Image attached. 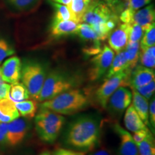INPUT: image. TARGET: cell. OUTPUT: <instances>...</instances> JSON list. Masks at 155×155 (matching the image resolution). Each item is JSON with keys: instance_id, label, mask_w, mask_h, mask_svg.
I'll return each instance as SVG.
<instances>
[{"instance_id": "4316f807", "label": "cell", "mask_w": 155, "mask_h": 155, "mask_svg": "<svg viewBox=\"0 0 155 155\" xmlns=\"http://www.w3.org/2000/svg\"><path fill=\"white\" fill-rule=\"evenodd\" d=\"M139 59L142 66L154 70L155 46H152L145 49H140Z\"/></svg>"}, {"instance_id": "74e56055", "label": "cell", "mask_w": 155, "mask_h": 155, "mask_svg": "<svg viewBox=\"0 0 155 155\" xmlns=\"http://www.w3.org/2000/svg\"><path fill=\"white\" fill-rule=\"evenodd\" d=\"M149 132H150V130H149V129L147 128V129H144V130H141L134 133V134L132 135V137H133L134 141H135V143L137 144V145L139 143H140L141 141H142L145 137H146V136Z\"/></svg>"}, {"instance_id": "8992f818", "label": "cell", "mask_w": 155, "mask_h": 155, "mask_svg": "<svg viewBox=\"0 0 155 155\" xmlns=\"http://www.w3.org/2000/svg\"><path fill=\"white\" fill-rule=\"evenodd\" d=\"M47 74L44 65L38 61H25L22 65L20 80L33 99H38Z\"/></svg>"}, {"instance_id": "f35d334b", "label": "cell", "mask_w": 155, "mask_h": 155, "mask_svg": "<svg viewBox=\"0 0 155 155\" xmlns=\"http://www.w3.org/2000/svg\"><path fill=\"white\" fill-rule=\"evenodd\" d=\"M88 155H112L111 151L108 150L105 147L98 149V150L92 151Z\"/></svg>"}, {"instance_id": "2e32d148", "label": "cell", "mask_w": 155, "mask_h": 155, "mask_svg": "<svg viewBox=\"0 0 155 155\" xmlns=\"http://www.w3.org/2000/svg\"><path fill=\"white\" fill-rule=\"evenodd\" d=\"M124 124L127 130L134 133L147 129L132 104L128 106L124 115Z\"/></svg>"}, {"instance_id": "603a6c76", "label": "cell", "mask_w": 155, "mask_h": 155, "mask_svg": "<svg viewBox=\"0 0 155 155\" xmlns=\"http://www.w3.org/2000/svg\"><path fill=\"white\" fill-rule=\"evenodd\" d=\"M75 35H78L83 40L94 42L97 45H100V42H101L94 28L86 23H80Z\"/></svg>"}, {"instance_id": "f546056e", "label": "cell", "mask_w": 155, "mask_h": 155, "mask_svg": "<svg viewBox=\"0 0 155 155\" xmlns=\"http://www.w3.org/2000/svg\"><path fill=\"white\" fill-rule=\"evenodd\" d=\"M13 9L19 12L30 10L38 5L40 0H5Z\"/></svg>"}, {"instance_id": "ab89813d", "label": "cell", "mask_w": 155, "mask_h": 155, "mask_svg": "<svg viewBox=\"0 0 155 155\" xmlns=\"http://www.w3.org/2000/svg\"><path fill=\"white\" fill-rule=\"evenodd\" d=\"M51 1L56 2H58V3L63 4V5H68L69 3L71 2V0H51Z\"/></svg>"}, {"instance_id": "7402d4cb", "label": "cell", "mask_w": 155, "mask_h": 155, "mask_svg": "<svg viewBox=\"0 0 155 155\" xmlns=\"http://www.w3.org/2000/svg\"><path fill=\"white\" fill-rule=\"evenodd\" d=\"M140 42H128L126 48L124 50L127 58L129 67L131 71L135 68L139 61V52H140Z\"/></svg>"}, {"instance_id": "484cf974", "label": "cell", "mask_w": 155, "mask_h": 155, "mask_svg": "<svg viewBox=\"0 0 155 155\" xmlns=\"http://www.w3.org/2000/svg\"><path fill=\"white\" fill-rule=\"evenodd\" d=\"M29 97H30V95L28 94V90L22 83L19 82L11 85L9 98L12 101L15 103L20 102L28 99Z\"/></svg>"}, {"instance_id": "9c48e42d", "label": "cell", "mask_w": 155, "mask_h": 155, "mask_svg": "<svg viewBox=\"0 0 155 155\" xmlns=\"http://www.w3.org/2000/svg\"><path fill=\"white\" fill-rule=\"evenodd\" d=\"M29 130L28 122L18 117L7 124V146L14 147L22 142Z\"/></svg>"}, {"instance_id": "6da1fadb", "label": "cell", "mask_w": 155, "mask_h": 155, "mask_svg": "<svg viewBox=\"0 0 155 155\" xmlns=\"http://www.w3.org/2000/svg\"><path fill=\"white\" fill-rule=\"evenodd\" d=\"M100 128L99 122L94 116H81L70 124L65 142L77 150L91 151L99 141Z\"/></svg>"}, {"instance_id": "8d00e7d4", "label": "cell", "mask_w": 155, "mask_h": 155, "mask_svg": "<svg viewBox=\"0 0 155 155\" xmlns=\"http://www.w3.org/2000/svg\"><path fill=\"white\" fill-rule=\"evenodd\" d=\"M149 120L150 121V124L154 129L155 127V99L153 98L149 104Z\"/></svg>"}, {"instance_id": "7a4b0ae2", "label": "cell", "mask_w": 155, "mask_h": 155, "mask_svg": "<svg viewBox=\"0 0 155 155\" xmlns=\"http://www.w3.org/2000/svg\"><path fill=\"white\" fill-rule=\"evenodd\" d=\"M116 15L106 0H92L81 20V23L90 25L96 31L101 41L107 39L117 25Z\"/></svg>"}, {"instance_id": "60d3db41", "label": "cell", "mask_w": 155, "mask_h": 155, "mask_svg": "<svg viewBox=\"0 0 155 155\" xmlns=\"http://www.w3.org/2000/svg\"><path fill=\"white\" fill-rule=\"evenodd\" d=\"M6 83L5 81L3 80L2 78V73H1V71H0V86H2L4 83Z\"/></svg>"}, {"instance_id": "3957f363", "label": "cell", "mask_w": 155, "mask_h": 155, "mask_svg": "<svg viewBox=\"0 0 155 155\" xmlns=\"http://www.w3.org/2000/svg\"><path fill=\"white\" fill-rule=\"evenodd\" d=\"M88 104L89 99L86 95L79 89L73 88L43 101L40 108L59 114L72 115L82 111Z\"/></svg>"}, {"instance_id": "b9f144b4", "label": "cell", "mask_w": 155, "mask_h": 155, "mask_svg": "<svg viewBox=\"0 0 155 155\" xmlns=\"http://www.w3.org/2000/svg\"><path fill=\"white\" fill-rule=\"evenodd\" d=\"M39 155H52V154L50 152H48V151H45V152H42L41 154Z\"/></svg>"}, {"instance_id": "277c9868", "label": "cell", "mask_w": 155, "mask_h": 155, "mask_svg": "<svg viewBox=\"0 0 155 155\" xmlns=\"http://www.w3.org/2000/svg\"><path fill=\"white\" fill-rule=\"evenodd\" d=\"M65 121V117L62 114L40 108L35 119L39 137L45 142H54L59 137Z\"/></svg>"}, {"instance_id": "f1b7e54d", "label": "cell", "mask_w": 155, "mask_h": 155, "mask_svg": "<svg viewBox=\"0 0 155 155\" xmlns=\"http://www.w3.org/2000/svg\"><path fill=\"white\" fill-rule=\"evenodd\" d=\"M155 44V24L154 22L150 25V26L144 31L142 38L141 39L140 49L152 47Z\"/></svg>"}, {"instance_id": "44dd1931", "label": "cell", "mask_w": 155, "mask_h": 155, "mask_svg": "<svg viewBox=\"0 0 155 155\" xmlns=\"http://www.w3.org/2000/svg\"><path fill=\"white\" fill-rule=\"evenodd\" d=\"M49 3L54 8V14L53 22H57L63 20H75L74 17L70 10L68 6L63 4L49 0Z\"/></svg>"}, {"instance_id": "5b68a950", "label": "cell", "mask_w": 155, "mask_h": 155, "mask_svg": "<svg viewBox=\"0 0 155 155\" xmlns=\"http://www.w3.org/2000/svg\"><path fill=\"white\" fill-rule=\"evenodd\" d=\"M78 81L73 76L60 71H52L47 74L38 101H48L60 94L76 87Z\"/></svg>"}, {"instance_id": "4fadbf2b", "label": "cell", "mask_w": 155, "mask_h": 155, "mask_svg": "<svg viewBox=\"0 0 155 155\" xmlns=\"http://www.w3.org/2000/svg\"><path fill=\"white\" fill-rule=\"evenodd\" d=\"M114 128L120 137L118 155H139L138 147L134 141L132 135L123 129L119 124H115Z\"/></svg>"}, {"instance_id": "d6986e66", "label": "cell", "mask_w": 155, "mask_h": 155, "mask_svg": "<svg viewBox=\"0 0 155 155\" xmlns=\"http://www.w3.org/2000/svg\"><path fill=\"white\" fill-rule=\"evenodd\" d=\"M19 116L15 102L10 98L0 100V123H9Z\"/></svg>"}, {"instance_id": "7c38bea8", "label": "cell", "mask_w": 155, "mask_h": 155, "mask_svg": "<svg viewBox=\"0 0 155 155\" xmlns=\"http://www.w3.org/2000/svg\"><path fill=\"white\" fill-rule=\"evenodd\" d=\"M130 24L123 23L114 28L108 36L109 47L116 53L124 50L129 42V32Z\"/></svg>"}, {"instance_id": "e0dca14e", "label": "cell", "mask_w": 155, "mask_h": 155, "mask_svg": "<svg viewBox=\"0 0 155 155\" xmlns=\"http://www.w3.org/2000/svg\"><path fill=\"white\" fill-rule=\"evenodd\" d=\"M80 23L74 20H63L52 23L50 33L54 38H61L63 36L75 34Z\"/></svg>"}, {"instance_id": "e575fe53", "label": "cell", "mask_w": 155, "mask_h": 155, "mask_svg": "<svg viewBox=\"0 0 155 155\" xmlns=\"http://www.w3.org/2000/svg\"><path fill=\"white\" fill-rule=\"evenodd\" d=\"M7 124L8 123H0V147H3L7 145Z\"/></svg>"}, {"instance_id": "83f0119b", "label": "cell", "mask_w": 155, "mask_h": 155, "mask_svg": "<svg viewBox=\"0 0 155 155\" xmlns=\"http://www.w3.org/2000/svg\"><path fill=\"white\" fill-rule=\"evenodd\" d=\"M139 155H155V144L152 134L150 131L146 137L137 144Z\"/></svg>"}, {"instance_id": "5bb4252c", "label": "cell", "mask_w": 155, "mask_h": 155, "mask_svg": "<svg viewBox=\"0 0 155 155\" xmlns=\"http://www.w3.org/2000/svg\"><path fill=\"white\" fill-rule=\"evenodd\" d=\"M154 70L148 68L142 65H139L132 71L129 78V84L134 88L144 86L152 81H154Z\"/></svg>"}, {"instance_id": "ffe728a7", "label": "cell", "mask_w": 155, "mask_h": 155, "mask_svg": "<svg viewBox=\"0 0 155 155\" xmlns=\"http://www.w3.org/2000/svg\"><path fill=\"white\" fill-rule=\"evenodd\" d=\"M19 115L27 119H31L35 116L38 111V104L37 100H25L15 103Z\"/></svg>"}, {"instance_id": "4dcf8cb0", "label": "cell", "mask_w": 155, "mask_h": 155, "mask_svg": "<svg viewBox=\"0 0 155 155\" xmlns=\"http://www.w3.org/2000/svg\"><path fill=\"white\" fill-rule=\"evenodd\" d=\"M15 50L5 39L0 38V64L7 58L14 55Z\"/></svg>"}, {"instance_id": "ba28073f", "label": "cell", "mask_w": 155, "mask_h": 155, "mask_svg": "<svg viewBox=\"0 0 155 155\" xmlns=\"http://www.w3.org/2000/svg\"><path fill=\"white\" fill-rule=\"evenodd\" d=\"M115 56L114 51L109 46L104 47L92 59V66L89 71V79L96 81L107 72Z\"/></svg>"}, {"instance_id": "1f68e13d", "label": "cell", "mask_w": 155, "mask_h": 155, "mask_svg": "<svg viewBox=\"0 0 155 155\" xmlns=\"http://www.w3.org/2000/svg\"><path fill=\"white\" fill-rule=\"evenodd\" d=\"M143 34H144V30L140 25L135 24V23H131L129 32V42H140Z\"/></svg>"}, {"instance_id": "9a60e30c", "label": "cell", "mask_w": 155, "mask_h": 155, "mask_svg": "<svg viewBox=\"0 0 155 155\" xmlns=\"http://www.w3.org/2000/svg\"><path fill=\"white\" fill-rule=\"evenodd\" d=\"M155 9L153 5L138 9L134 13L131 23H135L140 25L144 31L150 26V25L154 22Z\"/></svg>"}, {"instance_id": "d4e9b609", "label": "cell", "mask_w": 155, "mask_h": 155, "mask_svg": "<svg viewBox=\"0 0 155 155\" xmlns=\"http://www.w3.org/2000/svg\"><path fill=\"white\" fill-rule=\"evenodd\" d=\"M127 69L131 70L129 68V64H128L127 60L126 58L124 51L122 50V51L118 53L116 56H114L111 66H110L107 74H106V78L111 77V75L119 72V71Z\"/></svg>"}, {"instance_id": "52a82bcc", "label": "cell", "mask_w": 155, "mask_h": 155, "mask_svg": "<svg viewBox=\"0 0 155 155\" xmlns=\"http://www.w3.org/2000/svg\"><path fill=\"white\" fill-rule=\"evenodd\" d=\"M131 71H132L129 69L124 70L115 73L111 77L106 78L105 82L98 88L96 93V100L100 106L103 108H106L108 98L119 87L130 86L129 78Z\"/></svg>"}, {"instance_id": "30bf717a", "label": "cell", "mask_w": 155, "mask_h": 155, "mask_svg": "<svg viewBox=\"0 0 155 155\" xmlns=\"http://www.w3.org/2000/svg\"><path fill=\"white\" fill-rule=\"evenodd\" d=\"M132 99L131 91L127 87L121 86L110 96L107 102L108 108L115 114H122L131 104Z\"/></svg>"}, {"instance_id": "d590c367", "label": "cell", "mask_w": 155, "mask_h": 155, "mask_svg": "<svg viewBox=\"0 0 155 155\" xmlns=\"http://www.w3.org/2000/svg\"><path fill=\"white\" fill-rule=\"evenodd\" d=\"M52 155H86V152H80V151L60 148L56 150Z\"/></svg>"}, {"instance_id": "d6a6232c", "label": "cell", "mask_w": 155, "mask_h": 155, "mask_svg": "<svg viewBox=\"0 0 155 155\" xmlns=\"http://www.w3.org/2000/svg\"><path fill=\"white\" fill-rule=\"evenodd\" d=\"M135 89V88H134ZM139 94L141 95L143 97H144L145 98H147V100L150 99L152 98V96L154 94L155 91V82L154 81H152L148 84L145 85L144 86L139 87L135 89Z\"/></svg>"}, {"instance_id": "cb8c5ba5", "label": "cell", "mask_w": 155, "mask_h": 155, "mask_svg": "<svg viewBox=\"0 0 155 155\" xmlns=\"http://www.w3.org/2000/svg\"><path fill=\"white\" fill-rule=\"evenodd\" d=\"M91 2L92 0H71L68 6L74 17L75 22L81 23V18Z\"/></svg>"}, {"instance_id": "ac0fdd59", "label": "cell", "mask_w": 155, "mask_h": 155, "mask_svg": "<svg viewBox=\"0 0 155 155\" xmlns=\"http://www.w3.org/2000/svg\"><path fill=\"white\" fill-rule=\"evenodd\" d=\"M132 94V105L139 117L146 126L150 125L149 121V103L148 100L139 94L134 88L131 87Z\"/></svg>"}, {"instance_id": "8fae6325", "label": "cell", "mask_w": 155, "mask_h": 155, "mask_svg": "<svg viewBox=\"0 0 155 155\" xmlns=\"http://www.w3.org/2000/svg\"><path fill=\"white\" fill-rule=\"evenodd\" d=\"M22 62L17 56H12L4 62L0 68L3 80L12 85L19 82L22 71Z\"/></svg>"}, {"instance_id": "836d02e7", "label": "cell", "mask_w": 155, "mask_h": 155, "mask_svg": "<svg viewBox=\"0 0 155 155\" xmlns=\"http://www.w3.org/2000/svg\"><path fill=\"white\" fill-rule=\"evenodd\" d=\"M152 0H130L129 5L128 6L129 9L133 12H135L138 9L142 8L147 5H149Z\"/></svg>"}]
</instances>
